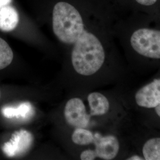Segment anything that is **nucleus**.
Returning a JSON list of instances; mask_svg holds the SVG:
<instances>
[{
    "label": "nucleus",
    "instance_id": "obj_1",
    "mask_svg": "<svg viewBox=\"0 0 160 160\" xmlns=\"http://www.w3.org/2000/svg\"><path fill=\"white\" fill-rule=\"evenodd\" d=\"M113 33L119 39L129 61L160 65V16L119 14Z\"/></svg>",
    "mask_w": 160,
    "mask_h": 160
},
{
    "label": "nucleus",
    "instance_id": "obj_2",
    "mask_svg": "<svg viewBox=\"0 0 160 160\" xmlns=\"http://www.w3.org/2000/svg\"><path fill=\"white\" fill-rule=\"evenodd\" d=\"M109 45V40L100 38L77 41L71 51V61L75 71L84 76L96 74L106 61Z\"/></svg>",
    "mask_w": 160,
    "mask_h": 160
},
{
    "label": "nucleus",
    "instance_id": "obj_3",
    "mask_svg": "<svg viewBox=\"0 0 160 160\" xmlns=\"http://www.w3.org/2000/svg\"><path fill=\"white\" fill-rule=\"evenodd\" d=\"M133 100L137 108L160 129V73L135 92Z\"/></svg>",
    "mask_w": 160,
    "mask_h": 160
},
{
    "label": "nucleus",
    "instance_id": "obj_4",
    "mask_svg": "<svg viewBox=\"0 0 160 160\" xmlns=\"http://www.w3.org/2000/svg\"><path fill=\"white\" fill-rule=\"evenodd\" d=\"M119 14L138 13L160 16V0H110Z\"/></svg>",
    "mask_w": 160,
    "mask_h": 160
},
{
    "label": "nucleus",
    "instance_id": "obj_5",
    "mask_svg": "<svg viewBox=\"0 0 160 160\" xmlns=\"http://www.w3.org/2000/svg\"><path fill=\"white\" fill-rule=\"evenodd\" d=\"M94 138L92 149L95 158L105 160H113L120 151V143L118 138L113 135H102L98 132L94 133Z\"/></svg>",
    "mask_w": 160,
    "mask_h": 160
},
{
    "label": "nucleus",
    "instance_id": "obj_6",
    "mask_svg": "<svg viewBox=\"0 0 160 160\" xmlns=\"http://www.w3.org/2000/svg\"><path fill=\"white\" fill-rule=\"evenodd\" d=\"M64 116L69 125L76 128H87L91 122V116L87 113L85 104L79 98L70 99L66 104Z\"/></svg>",
    "mask_w": 160,
    "mask_h": 160
},
{
    "label": "nucleus",
    "instance_id": "obj_7",
    "mask_svg": "<svg viewBox=\"0 0 160 160\" xmlns=\"http://www.w3.org/2000/svg\"><path fill=\"white\" fill-rule=\"evenodd\" d=\"M33 142V135L26 130L21 129L13 133L10 141L4 143L2 151L9 157L20 156L29 151Z\"/></svg>",
    "mask_w": 160,
    "mask_h": 160
},
{
    "label": "nucleus",
    "instance_id": "obj_8",
    "mask_svg": "<svg viewBox=\"0 0 160 160\" xmlns=\"http://www.w3.org/2000/svg\"><path fill=\"white\" fill-rule=\"evenodd\" d=\"M29 20L28 15L18 9L13 3L0 6V30L2 32H13L23 21Z\"/></svg>",
    "mask_w": 160,
    "mask_h": 160
},
{
    "label": "nucleus",
    "instance_id": "obj_9",
    "mask_svg": "<svg viewBox=\"0 0 160 160\" xmlns=\"http://www.w3.org/2000/svg\"><path fill=\"white\" fill-rule=\"evenodd\" d=\"M90 108L89 114L92 117L103 116L110 110V102L107 97L98 92H92L87 97Z\"/></svg>",
    "mask_w": 160,
    "mask_h": 160
},
{
    "label": "nucleus",
    "instance_id": "obj_10",
    "mask_svg": "<svg viewBox=\"0 0 160 160\" xmlns=\"http://www.w3.org/2000/svg\"><path fill=\"white\" fill-rule=\"evenodd\" d=\"M139 155L143 160H160V137L149 138L143 142Z\"/></svg>",
    "mask_w": 160,
    "mask_h": 160
},
{
    "label": "nucleus",
    "instance_id": "obj_11",
    "mask_svg": "<svg viewBox=\"0 0 160 160\" xmlns=\"http://www.w3.org/2000/svg\"><path fill=\"white\" fill-rule=\"evenodd\" d=\"M2 113L7 118H17L26 119L33 115L34 109L31 103L24 102L20 104L17 108L5 107L2 109Z\"/></svg>",
    "mask_w": 160,
    "mask_h": 160
},
{
    "label": "nucleus",
    "instance_id": "obj_12",
    "mask_svg": "<svg viewBox=\"0 0 160 160\" xmlns=\"http://www.w3.org/2000/svg\"><path fill=\"white\" fill-rule=\"evenodd\" d=\"M94 133L86 128H77L72 135V140L74 143L79 145H87L92 144Z\"/></svg>",
    "mask_w": 160,
    "mask_h": 160
},
{
    "label": "nucleus",
    "instance_id": "obj_13",
    "mask_svg": "<svg viewBox=\"0 0 160 160\" xmlns=\"http://www.w3.org/2000/svg\"><path fill=\"white\" fill-rule=\"evenodd\" d=\"M13 58L14 53L12 48L6 40L0 38V70L10 65Z\"/></svg>",
    "mask_w": 160,
    "mask_h": 160
},
{
    "label": "nucleus",
    "instance_id": "obj_14",
    "mask_svg": "<svg viewBox=\"0 0 160 160\" xmlns=\"http://www.w3.org/2000/svg\"><path fill=\"white\" fill-rule=\"evenodd\" d=\"M14 0H0V6L10 4L13 3Z\"/></svg>",
    "mask_w": 160,
    "mask_h": 160
}]
</instances>
